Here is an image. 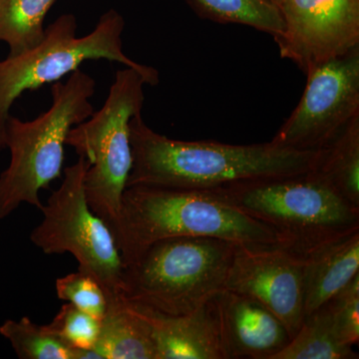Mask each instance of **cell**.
Listing matches in <instances>:
<instances>
[{"label":"cell","mask_w":359,"mask_h":359,"mask_svg":"<svg viewBox=\"0 0 359 359\" xmlns=\"http://www.w3.org/2000/svg\"><path fill=\"white\" fill-rule=\"evenodd\" d=\"M129 130L133 164L127 187L212 190L242 182L309 173L320 154V150H295L273 142L230 145L175 140L151 129L141 113L132 118Z\"/></svg>","instance_id":"cell-1"},{"label":"cell","mask_w":359,"mask_h":359,"mask_svg":"<svg viewBox=\"0 0 359 359\" xmlns=\"http://www.w3.org/2000/svg\"><path fill=\"white\" fill-rule=\"evenodd\" d=\"M112 231L124 266L151 245L170 238L209 237L236 245H280L269 226L215 190L128 186Z\"/></svg>","instance_id":"cell-2"},{"label":"cell","mask_w":359,"mask_h":359,"mask_svg":"<svg viewBox=\"0 0 359 359\" xmlns=\"http://www.w3.org/2000/svg\"><path fill=\"white\" fill-rule=\"evenodd\" d=\"M51 90V107L36 119H7L6 148L11 151V163L0 174V219L23 203L41 209L40 190L61 176L68 133L94 113L90 98L95 81L81 70L71 73L66 82H55Z\"/></svg>","instance_id":"cell-3"},{"label":"cell","mask_w":359,"mask_h":359,"mask_svg":"<svg viewBox=\"0 0 359 359\" xmlns=\"http://www.w3.org/2000/svg\"><path fill=\"white\" fill-rule=\"evenodd\" d=\"M269 226L280 245L304 256L359 231V209L313 173L242 182L212 189Z\"/></svg>","instance_id":"cell-4"},{"label":"cell","mask_w":359,"mask_h":359,"mask_svg":"<svg viewBox=\"0 0 359 359\" xmlns=\"http://www.w3.org/2000/svg\"><path fill=\"white\" fill-rule=\"evenodd\" d=\"M236 247L209 237L156 242L124 266L123 297L172 316L192 313L226 289Z\"/></svg>","instance_id":"cell-5"},{"label":"cell","mask_w":359,"mask_h":359,"mask_svg":"<svg viewBox=\"0 0 359 359\" xmlns=\"http://www.w3.org/2000/svg\"><path fill=\"white\" fill-rule=\"evenodd\" d=\"M125 21L111 9L101 16L93 32L77 37L76 18L65 14L45 28L39 44L0 61V149L6 148V126L14 101L28 90L60 81L86 60L106 59L140 71L148 85L159 83L155 68L132 60L123 51Z\"/></svg>","instance_id":"cell-6"},{"label":"cell","mask_w":359,"mask_h":359,"mask_svg":"<svg viewBox=\"0 0 359 359\" xmlns=\"http://www.w3.org/2000/svg\"><path fill=\"white\" fill-rule=\"evenodd\" d=\"M145 85L147 80L140 71H117L103 107L73 127L66 139V145L89 162L84 182L87 201L111 231L133 164L130 121L141 113Z\"/></svg>","instance_id":"cell-7"},{"label":"cell","mask_w":359,"mask_h":359,"mask_svg":"<svg viewBox=\"0 0 359 359\" xmlns=\"http://www.w3.org/2000/svg\"><path fill=\"white\" fill-rule=\"evenodd\" d=\"M90 166L83 156L65 170V178L40 211L41 223L30 240L46 255L69 252L79 268L102 285L108 299L123 297L124 263L108 224L92 211L85 193Z\"/></svg>","instance_id":"cell-8"},{"label":"cell","mask_w":359,"mask_h":359,"mask_svg":"<svg viewBox=\"0 0 359 359\" xmlns=\"http://www.w3.org/2000/svg\"><path fill=\"white\" fill-rule=\"evenodd\" d=\"M304 95L273 144L318 151L359 116V46L311 68Z\"/></svg>","instance_id":"cell-9"},{"label":"cell","mask_w":359,"mask_h":359,"mask_svg":"<svg viewBox=\"0 0 359 359\" xmlns=\"http://www.w3.org/2000/svg\"><path fill=\"white\" fill-rule=\"evenodd\" d=\"M283 20L280 56L306 74L359 46V0H273Z\"/></svg>","instance_id":"cell-10"},{"label":"cell","mask_w":359,"mask_h":359,"mask_svg":"<svg viewBox=\"0 0 359 359\" xmlns=\"http://www.w3.org/2000/svg\"><path fill=\"white\" fill-rule=\"evenodd\" d=\"M304 271V257L282 245H237L224 290L259 302L292 339L306 318Z\"/></svg>","instance_id":"cell-11"},{"label":"cell","mask_w":359,"mask_h":359,"mask_svg":"<svg viewBox=\"0 0 359 359\" xmlns=\"http://www.w3.org/2000/svg\"><path fill=\"white\" fill-rule=\"evenodd\" d=\"M214 306L224 359H273L292 339L282 321L247 295L224 290Z\"/></svg>","instance_id":"cell-12"},{"label":"cell","mask_w":359,"mask_h":359,"mask_svg":"<svg viewBox=\"0 0 359 359\" xmlns=\"http://www.w3.org/2000/svg\"><path fill=\"white\" fill-rule=\"evenodd\" d=\"M214 299L180 316L125 301L147 325L156 359H224Z\"/></svg>","instance_id":"cell-13"},{"label":"cell","mask_w":359,"mask_h":359,"mask_svg":"<svg viewBox=\"0 0 359 359\" xmlns=\"http://www.w3.org/2000/svg\"><path fill=\"white\" fill-rule=\"evenodd\" d=\"M304 313L309 316L359 273V231L304 255Z\"/></svg>","instance_id":"cell-14"},{"label":"cell","mask_w":359,"mask_h":359,"mask_svg":"<svg viewBox=\"0 0 359 359\" xmlns=\"http://www.w3.org/2000/svg\"><path fill=\"white\" fill-rule=\"evenodd\" d=\"M94 351L100 359H156L147 325L123 297L109 299Z\"/></svg>","instance_id":"cell-15"},{"label":"cell","mask_w":359,"mask_h":359,"mask_svg":"<svg viewBox=\"0 0 359 359\" xmlns=\"http://www.w3.org/2000/svg\"><path fill=\"white\" fill-rule=\"evenodd\" d=\"M311 172L359 209V116L320 149Z\"/></svg>","instance_id":"cell-16"},{"label":"cell","mask_w":359,"mask_h":359,"mask_svg":"<svg viewBox=\"0 0 359 359\" xmlns=\"http://www.w3.org/2000/svg\"><path fill=\"white\" fill-rule=\"evenodd\" d=\"M353 346L340 340L325 306L304 318L299 332L273 359H358Z\"/></svg>","instance_id":"cell-17"},{"label":"cell","mask_w":359,"mask_h":359,"mask_svg":"<svg viewBox=\"0 0 359 359\" xmlns=\"http://www.w3.org/2000/svg\"><path fill=\"white\" fill-rule=\"evenodd\" d=\"M203 20L250 26L273 39L283 30V20L273 0H187Z\"/></svg>","instance_id":"cell-18"},{"label":"cell","mask_w":359,"mask_h":359,"mask_svg":"<svg viewBox=\"0 0 359 359\" xmlns=\"http://www.w3.org/2000/svg\"><path fill=\"white\" fill-rule=\"evenodd\" d=\"M56 0H0V41L18 55L39 43L45 34L44 20Z\"/></svg>","instance_id":"cell-19"},{"label":"cell","mask_w":359,"mask_h":359,"mask_svg":"<svg viewBox=\"0 0 359 359\" xmlns=\"http://www.w3.org/2000/svg\"><path fill=\"white\" fill-rule=\"evenodd\" d=\"M0 334L11 342L21 359H100L95 351L71 348L27 316L4 321Z\"/></svg>","instance_id":"cell-20"},{"label":"cell","mask_w":359,"mask_h":359,"mask_svg":"<svg viewBox=\"0 0 359 359\" xmlns=\"http://www.w3.org/2000/svg\"><path fill=\"white\" fill-rule=\"evenodd\" d=\"M43 327L75 351H94L100 335L101 320L67 302L51 323Z\"/></svg>","instance_id":"cell-21"},{"label":"cell","mask_w":359,"mask_h":359,"mask_svg":"<svg viewBox=\"0 0 359 359\" xmlns=\"http://www.w3.org/2000/svg\"><path fill=\"white\" fill-rule=\"evenodd\" d=\"M55 289L59 299L72 304L97 320H102L107 311V294L102 285L88 273L78 271L59 278Z\"/></svg>","instance_id":"cell-22"},{"label":"cell","mask_w":359,"mask_h":359,"mask_svg":"<svg viewBox=\"0 0 359 359\" xmlns=\"http://www.w3.org/2000/svg\"><path fill=\"white\" fill-rule=\"evenodd\" d=\"M323 306L327 309L340 340L347 346L359 341V273Z\"/></svg>","instance_id":"cell-23"},{"label":"cell","mask_w":359,"mask_h":359,"mask_svg":"<svg viewBox=\"0 0 359 359\" xmlns=\"http://www.w3.org/2000/svg\"></svg>","instance_id":"cell-24"}]
</instances>
